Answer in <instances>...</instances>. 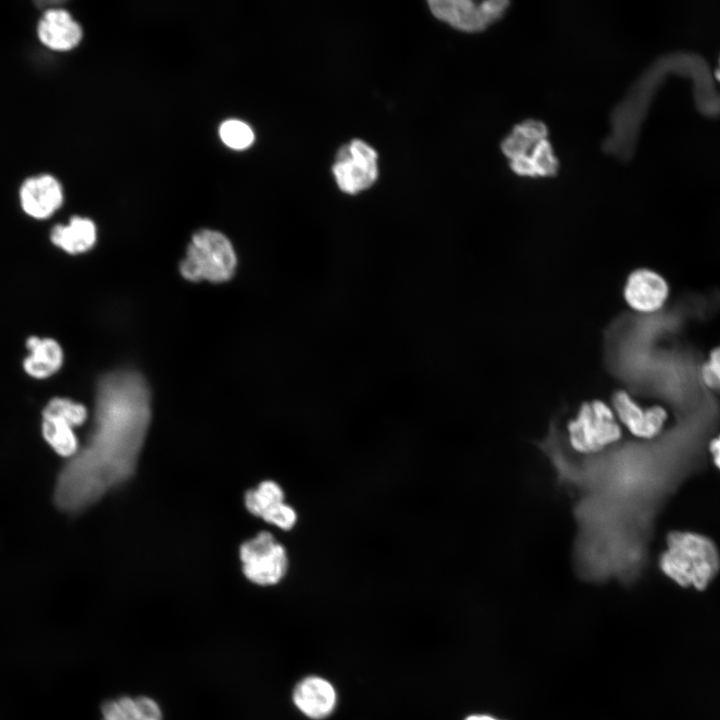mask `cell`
<instances>
[{
  "label": "cell",
  "mask_w": 720,
  "mask_h": 720,
  "mask_svg": "<svg viewBox=\"0 0 720 720\" xmlns=\"http://www.w3.org/2000/svg\"><path fill=\"white\" fill-rule=\"evenodd\" d=\"M42 417V433L50 446L61 456L75 455L78 444L73 428L85 421V406L55 397L44 407Z\"/></svg>",
  "instance_id": "obj_8"
},
{
  "label": "cell",
  "mask_w": 720,
  "mask_h": 720,
  "mask_svg": "<svg viewBox=\"0 0 720 720\" xmlns=\"http://www.w3.org/2000/svg\"><path fill=\"white\" fill-rule=\"evenodd\" d=\"M659 568L682 587L704 590L720 570V554L715 543L706 536L672 531L667 535Z\"/></svg>",
  "instance_id": "obj_2"
},
{
  "label": "cell",
  "mask_w": 720,
  "mask_h": 720,
  "mask_svg": "<svg viewBox=\"0 0 720 720\" xmlns=\"http://www.w3.org/2000/svg\"><path fill=\"white\" fill-rule=\"evenodd\" d=\"M219 137L222 142L234 150H244L254 142V132L251 127L238 119H228L219 127Z\"/></svg>",
  "instance_id": "obj_19"
},
{
  "label": "cell",
  "mask_w": 720,
  "mask_h": 720,
  "mask_svg": "<svg viewBox=\"0 0 720 720\" xmlns=\"http://www.w3.org/2000/svg\"><path fill=\"white\" fill-rule=\"evenodd\" d=\"M244 500L250 513L283 530L291 529L296 523L294 509L284 503V493L274 481H263L256 489L248 490Z\"/></svg>",
  "instance_id": "obj_12"
},
{
  "label": "cell",
  "mask_w": 720,
  "mask_h": 720,
  "mask_svg": "<svg viewBox=\"0 0 720 720\" xmlns=\"http://www.w3.org/2000/svg\"><path fill=\"white\" fill-rule=\"evenodd\" d=\"M295 706L311 719H324L329 716L337 702L333 685L324 678L309 676L302 679L294 688Z\"/></svg>",
  "instance_id": "obj_15"
},
{
  "label": "cell",
  "mask_w": 720,
  "mask_h": 720,
  "mask_svg": "<svg viewBox=\"0 0 720 720\" xmlns=\"http://www.w3.org/2000/svg\"><path fill=\"white\" fill-rule=\"evenodd\" d=\"M716 78H717V80L720 82V61H719V67H718V69L716 70Z\"/></svg>",
  "instance_id": "obj_24"
},
{
  "label": "cell",
  "mask_w": 720,
  "mask_h": 720,
  "mask_svg": "<svg viewBox=\"0 0 720 720\" xmlns=\"http://www.w3.org/2000/svg\"><path fill=\"white\" fill-rule=\"evenodd\" d=\"M117 702L125 720H161L162 718L157 702L147 696L137 698L122 696L117 699Z\"/></svg>",
  "instance_id": "obj_18"
},
{
  "label": "cell",
  "mask_w": 720,
  "mask_h": 720,
  "mask_svg": "<svg viewBox=\"0 0 720 720\" xmlns=\"http://www.w3.org/2000/svg\"><path fill=\"white\" fill-rule=\"evenodd\" d=\"M332 171L343 192H361L377 179V153L364 141L352 140L339 149Z\"/></svg>",
  "instance_id": "obj_9"
},
{
  "label": "cell",
  "mask_w": 720,
  "mask_h": 720,
  "mask_svg": "<svg viewBox=\"0 0 720 720\" xmlns=\"http://www.w3.org/2000/svg\"><path fill=\"white\" fill-rule=\"evenodd\" d=\"M52 244L72 255L91 249L97 238V229L92 220L73 216L66 224L55 225L50 232Z\"/></svg>",
  "instance_id": "obj_17"
},
{
  "label": "cell",
  "mask_w": 720,
  "mask_h": 720,
  "mask_svg": "<svg viewBox=\"0 0 720 720\" xmlns=\"http://www.w3.org/2000/svg\"><path fill=\"white\" fill-rule=\"evenodd\" d=\"M548 128L541 120L526 119L516 124L500 147L509 159L510 169L519 176L551 177L559 161L548 140Z\"/></svg>",
  "instance_id": "obj_3"
},
{
  "label": "cell",
  "mask_w": 720,
  "mask_h": 720,
  "mask_svg": "<svg viewBox=\"0 0 720 720\" xmlns=\"http://www.w3.org/2000/svg\"><path fill=\"white\" fill-rule=\"evenodd\" d=\"M709 450L714 464L720 469V435L711 441Z\"/></svg>",
  "instance_id": "obj_22"
},
{
  "label": "cell",
  "mask_w": 720,
  "mask_h": 720,
  "mask_svg": "<svg viewBox=\"0 0 720 720\" xmlns=\"http://www.w3.org/2000/svg\"><path fill=\"white\" fill-rule=\"evenodd\" d=\"M236 267V254L229 239L222 233L202 229L188 245L180 272L190 281L223 282L230 279Z\"/></svg>",
  "instance_id": "obj_4"
},
{
  "label": "cell",
  "mask_w": 720,
  "mask_h": 720,
  "mask_svg": "<svg viewBox=\"0 0 720 720\" xmlns=\"http://www.w3.org/2000/svg\"><path fill=\"white\" fill-rule=\"evenodd\" d=\"M627 303L639 312H654L668 297V285L656 272L640 269L630 274L625 285Z\"/></svg>",
  "instance_id": "obj_14"
},
{
  "label": "cell",
  "mask_w": 720,
  "mask_h": 720,
  "mask_svg": "<svg viewBox=\"0 0 720 720\" xmlns=\"http://www.w3.org/2000/svg\"><path fill=\"white\" fill-rule=\"evenodd\" d=\"M64 194L60 182L48 174L26 179L19 190L23 212L29 217L44 220L51 217L63 204Z\"/></svg>",
  "instance_id": "obj_11"
},
{
  "label": "cell",
  "mask_w": 720,
  "mask_h": 720,
  "mask_svg": "<svg viewBox=\"0 0 720 720\" xmlns=\"http://www.w3.org/2000/svg\"><path fill=\"white\" fill-rule=\"evenodd\" d=\"M103 720H125L117 700H109L102 705Z\"/></svg>",
  "instance_id": "obj_21"
},
{
  "label": "cell",
  "mask_w": 720,
  "mask_h": 720,
  "mask_svg": "<svg viewBox=\"0 0 720 720\" xmlns=\"http://www.w3.org/2000/svg\"><path fill=\"white\" fill-rule=\"evenodd\" d=\"M28 355L22 366L31 378L42 380L56 374L63 365L64 353L61 345L53 338L29 336L25 341Z\"/></svg>",
  "instance_id": "obj_16"
},
{
  "label": "cell",
  "mask_w": 720,
  "mask_h": 720,
  "mask_svg": "<svg viewBox=\"0 0 720 720\" xmlns=\"http://www.w3.org/2000/svg\"><path fill=\"white\" fill-rule=\"evenodd\" d=\"M40 42L55 51H68L75 48L82 39V29L71 14L61 8H52L44 12L37 26Z\"/></svg>",
  "instance_id": "obj_13"
},
{
  "label": "cell",
  "mask_w": 720,
  "mask_h": 720,
  "mask_svg": "<svg viewBox=\"0 0 720 720\" xmlns=\"http://www.w3.org/2000/svg\"><path fill=\"white\" fill-rule=\"evenodd\" d=\"M240 558L244 575L258 585L276 584L287 572L285 548L266 531L241 545Z\"/></svg>",
  "instance_id": "obj_6"
},
{
  "label": "cell",
  "mask_w": 720,
  "mask_h": 720,
  "mask_svg": "<svg viewBox=\"0 0 720 720\" xmlns=\"http://www.w3.org/2000/svg\"><path fill=\"white\" fill-rule=\"evenodd\" d=\"M566 442L579 455L598 454L622 440L613 409L600 400L585 402L567 423Z\"/></svg>",
  "instance_id": "obj_5"
},
{
  "label": "cell",
  "mask_w": 720,
  "mask_h": 720,
  "mask_svg": "<svg viewBox=\"0 0 720 720\" xmlns=\"http://www.w3.org/2000/svg\"><path fill=\"white\" fill-rule=\"evenodd\" d=\"M613 411L618 422L636 438L652 440L663 430L667 412L660 406L641 407L625 391H617L612 398Z\"/></svg>",
  "instance_id": "obj_10"
},
{
  "label": "cell",
  "mask_w": 720,
  "mask_h": 720,
  "mask_svg": "<svg viewBox=\"0 0 720 720\" xmlns=\"http://www.w3.org/2000/svg\"><path fill=\"white\" fill-rule=\"evenodd\" d=\"M466 720H497L487 715H472L466 718Z\"/></svg>",
  "instance_id": "obj_23"
},
{
  "label": "cell",
  "mask_w": 720,
  "mask_h": 720,
  "mask_svg": "<svg viewBox=\"0 0 720 720\" xmlns=\"http://www.w3.org/2000/svg\"><path fill=\"white\" fill-rule=\"evenodd\" d=\"M702 377L706 385L720 389V346L710 353L709 361L702 368Z\"/></svg>",
  "instance_id": "obj_20"
},
{
  "label": "cell",
  "mask_w": 720,
  "mask_h": 720,
  "mask_svg": "<svg viewBox=\"0 0 720 720\" xmlns=\"http://www.w3.org/2000/svg\"><path fill=\"white\" fill-rule=\"evenodd\" d=\"M150 415L141 375L116 371L100 379L92 431L58 477L55 499L61 509L80 511L134 473Z\"/></svg>",
  "instance_id": "obj_1"
},
{
  "label": "cell",
  "mask_w": 720,
  "mask_h": 720,
  "mask_svg": "<svg viewBox=\"0 0 720 720\" xmlns=\"http://www.w3.org/2000/svg\"><path fill=\"white\" fill-rule=\"evenodd\" d=\"M433 15L464 32H481L501 19L510 2L507 0H430Z\"/></svg>",
  "instance_id": "obj_7"
}]
</instances>
